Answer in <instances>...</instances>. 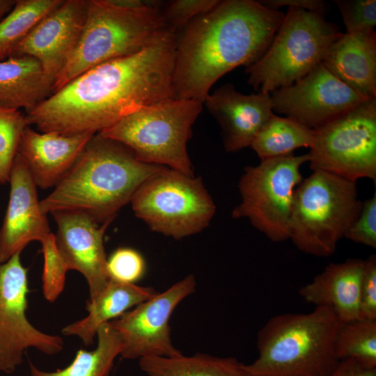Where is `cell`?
Returning a JSON list of instances; mask_svg holds the SVG:
<instances>
[{
	"label": "cell",
	"instance_id": "52a82bcc",
	"mask_svg": "<svg viewBox=\"0 0 376 376\" xmlns=\"http://www.w3.org/2000/svg\"><path fill=\"white\" fill-rule=\"evenodd\" d=\"M356 182L314 171L295 191L290 238L301 251L329 257L359 215Z\"/></svg>",
	"mask_w": 376,
	"mask_h": 376
},
{
	"label": "cell",
	"instance_id": "7a4b0ae2",
	"mask_svg": "<svg viewBox=\"0 0 376 376\" xmlns=\"http://www.w3.org/2000/svg\"><path fill=\"white\" fill-rule=\"evenodd\" d=\"M284 17L258 1L224 0L194 19L177 33L175 97L204 102L220 77L261 58Z\"/></svg>",
	"mask_w": 376,
	"mask_h": 376
},
{
	"label": "cell",
	"instance_id": "e0dca14e",
	"mask_svg": "<svg viewBox=\"0 0 376 376\" xmlns=\"http://www.w3.org/2000/svg\"><path fill=\"white\" fill-rule=\"evenodd\" d=\"M8 182L9 201L0 229V264L21 253L29 242H41L51 233L47 214L40 206L37 186L19 153Z\"/></svg>",
	"mask_w": 376,
	"mask_h": 376
},
{
	"label": "cell",
	"instance_id": "cb8c5ba5",
	"mask_svg": "<svg viewBox=\"0 0 376 376\" xmlns=\"http://www.w3.org/2000/svg\"><path fill=\"white\" fill-rule=\"evenodd\" d=\"M141 370L148 376H251L246 365L233 357L204 353L173 357H145L139 359Z\"/></svg>",
	"mask_w": 376,
	"mask_h": 376
},
{
	"label": "cell",
	"instance_id": "6da1fadb",
	"mask_svg": "<svg viewBox=\"0 0 376 376\" xmlns=\"http://www.w3.org/2000/svg\"><path fill=\"white\" fill-rule=\"evenodd\" d=\"M176 39L169 30L138 53L84 72L26 113L28 125L64 136L95 135L142 107L175 97Z\"/></svg>",
	"mask_w": 376,
	"mask_h": 376
},
{
	"label": "cell",
	"instance_id": "ffe728a7",
	"mask_svg": "<svg viewBox=\"0 0 376 376\" xmlns=\"http://www.w3.org/2000/svg\"><path fill=\"white\" fill-rule=\"evenodd\" d=\"M365 260L350 258L331 263L299 295L307 303L330 308L342 322L360 318V288Z\"/></svg>",
	"mask_w": 376,
	"mask_h": 376
},
{
	"label": "cell",
	"instance_id": "4dcf8cb0",
	"mask_svg": "<svg viewBox=\"0 0 376 376\" xmlns=\"http://www.w3.org/2000/svg\"><path fill=\"white\" fill-rule=\"evenodd\" d=\"M107 270L110 279L134 283L144 274L146 263L137 251L130 248H119L107 259Z\"/></svg>",
	"mask_w": 376,
	"mask_h": 376
},
{
	"label": "cell",
	"instance_id": "ac0fdd59",
	"mask_svg": "<svg viewBox=\"0 0 376 376\" xmlns=\"http://www.w3.org/2000/svg\"><path fill=\"white\" fill-rule=\"evenodd\" d=\"M203 103L220 125L228 152L250 146L260 130L274 115L270 93L244 95L232 84L214 90Z\"/></svg>",
	"mask_w": 376,
	"mask_h": 376
},
{
	"label": "cell",
	"instance_id": "1f68e13d",
	"mask_svg": "<svg viewBox=\"0 0 376 376\" xmlns=\"http://www.w3.org/2000/svg\"><path fill=\"white\" fill-rule=\"evenodd\" d=\"M346 33L373 31L376 25L375 0H336Z\"/></svg>",
	"mask_w": 376,
	"mask_h": 376
},
{
	"label": "cell",
	"instance_id": "e575fe53",
	"mask_svg": "<svg viewBox=\"0 0 376 376\" xmlns=\"http://www.w3.org/2000/svg\"><path fill=\"white\" fill-rule=\"evenodd\" d=\"M360 318L376 320V255L365 260L360 288Z\"/></svg>",
	"mask_w": 376,
	"mask_h": 376
},
{
	"label": "cell",
	"instance_id": "3957f363",
	"mask_svg": "<svg viewBox=\"0 0 376 376\" xmlns=\"http://www.w3.org/2000/svg\"><path fill=\"white\" fill-rule=\"evenodd\" d=\"M166 168L141 162L123 144L96 134L40 206L45 214L77 210L99 224L111 222L138 188Z\"/></svg>",
	"mask_w": 376,
	"mask_h": 376
},
{
	"label": "cell",
	"instance_id": "f546056e",
	"mask_svg": "<svg viewBox=\"0 0 376 376\" xmlns=\"http://www.w3.org/2000/svg\"><path fill=\"white\" fill-rule=\"evenodd\" d=\"M41 244L44 258L42 292L48 301L54 302L65 288V276L69 268L58 250L54 234L51 233Z\"/></svg>",
	"mask_w": 376,
	"mask_h": 376
},
{
	"label": "cell",
	"instance_id": "2e32d148",
	"mask_svg": "<svg viewBox=\"0 0 376 376\" xmlns=\"http://www.w3.org/2000/svg\"><path fill=\"white\" fill-rule=\"evenodd\" d=\"M87 9L88 0H63L35 26L10 57L35 58L54 85L79 40Z\"/></svg>",
	"mask_w": 376,
	"mask_h": 376
},
{
	"label": "cell",
	"instance_id": "8d00e7d4",
	"mask_svg": "<svg viewBox=\"0 0 376 376\" xmlns=\"http://www.w3.org/2000/svg\"><path fill=\"white\" fill-rule=\"evenodd\" d=\"M329 376H376V368H370L354 358L342 359Z\"/></svg>",
	"mask_w": 376,
	"mask_h": 376
},
{
	"label": "cell",
	"instance_id": "9a60e30c",
	"mask_svg": "<svg viewBox=\"0 0 376 376\" xmlns=\"http://www.w3.org/2000/svg\"><path fill=\"white\" fill-rule=\"evenodd\" d=\"M57 226L56 246L69 269L79 272L94 301L106 289L110 278L107 270L104 235L111 222L97 224L86 213L61 210L51 213Z\"/></svg>",
	"mask_w": 376,
	"mask_h": 376
},
{
	"label": "cell",
	"instance_id": "5b68a950",
	"mask_svg": "<svg viewBox=\"0 0 376 376\" xmlns=\"http://www.w3.org/2000/svg\"><path fill=\"white\" fill-rule=\"evenodd\" d=\"M342 324L325 306L273 316L258 331V357L246 369L251 376H329L340 361L334 343Z\"/></svg>",
	"mask_w": 376,
	"mask_h": 376
},
{
	"label": "cell",
	"instance_id": "d6a6232c",
	"mask_svg": "<svg viewBox=\"0 0 376 376\" xmlns=\"http://www.w3.org/2000/svg\"><path fill=\"white\" fill-rule=\"evenodd\" d=\"M219 0H175L162 9V15L171 29L178 33L191 21L213 9Z\"/></svg>",
	"mask_w": 376,
	"mask_h": 376
},
{
	"label": "cell",
	"instance_id": "7c38bea8",
	"mask_svg": "<svg viewBox=\"0 0 376 376\" xmlns=\"http://www.w3.org/2000/svg\"><path fill=\"white\" fill-rule=\"evenodd\" d=\"M28 270L20 253L0 264V372L13 373L29 347L54 355L63 348V338L40 331L28 320Z\"/></svg>",
	"mask_w": 376,
	"mask_h": 376
},
{
	"label": "cell",
	"instance_id": "277c9868",
	"mask_svg": "<svg viewBox=\"0 0 376 376\" xmlns=\"http://www.w3.org/2000/svg\"><path fill=\"white\" fill-rule=\"evenodd\" d=\"M169 30L155 1L88 0L79 40L56 79L53 93L100 64L142 51Z\"/></svg>",
	"mask_w": 376,
	"mask_h": 376
},
{
	"label": "cell",
	"instance_id": "8fae6325",
	"mask_svg": "<svg viewBox=\"0 0 376 376\" xmlns=\"http://www.w3.org/2000/svg\"><path fill=\"white\" fill-rule=\"evenodd\" d=\"M311 169L345 180L376 181V98L368 99L313 130Z\"/></svg>",
	"mask_w": 376,
	"mask_h": 376
},
{
	"label": "cell",
	"instance_id": "8992f818",
	"mask_svg": "<svg viewBox=\"0 0 376 376\" xmlns=\"http://www.w3.org/2000/svg\"><path fill=\"white\" fill-rule=\"evenodd\" d=\"M203 104L195 99L163 100L125 116L98 134L123 144L141 162L194 176L187 143Z\"/></svg>",
	"mask_w": 376,
	"mask_h": 376
},
{
	"label": "cell",
	"instance_id": "4316f807",
	"mask_svg": "<svg viewBox=\"0 0 376 376\" xmlns=\"http://www.w3.org/2000/svg\"><path fill=\"white\" fill-rule=\"evenodd\" d=\"M63 0H16L0 21V61L10 58L35 26Z\"/></svg>",
	"mask_w": 376,
	"mask_h": 376
},
{
	"label": "cell",
	"instance_id": "9c48e42d",
	"mask_svg": "<svg viewBox=\"0 0 376 376\" xmlns=\"http://www.w3.org/2000/svg\"><path fill=\"white\" fill-rule=\"evenodd\" d=\"M130 203L152 230L175 240L203 230L216 212L201 178L168 167L146 180Z\"/></svg>",
	"mask_w": 376,
	"mask_h": 376
},
{
	"label": "cell",
	"instance_id": "44dd1931",
	"mask_svg": "<svg viewBox=\"0 0 376 376\" xmlns=\"http://www.w3.org/2000/svg\"><path fill=\"white\" fill-rule=\"evenodd\" d=\"M322 65L366 98H376L375 31L343 33L329 49Z\"/></svg>",
	"mask_w": 376,
	"mask_h": 376
},
{
	"label": "cell",
	"instance_id": "603a6c76",
	"mask_svg": "<svg viewBox=\"0 0 376 376\" xmlns=\"http://www.w3.org/2000/svg\"><path fill=\"white\" fill-rule=\"evenodd\" d=\"M157 293L151 287L110 279L106 289L94 301H86L88 315L63 327L62 334L76 336L88 347L93 343L102 324L120 317L132 307L152 298Z\"/></svg>",
	"mask_w": 376,
	"mask_h": 376
},
{
	"label": "cell",
	"instance_id": "7402d4cb",
	"mask_svg": "<svg viewBox=\"0 0 376 376\" xmlns=\"http://www.w3.org/2000/svg\"><path fill=\"white\" fill-rule=\"evenodd\" d=\"M52 81L33 57H10L0 61V108L26 113L52 93Z\"/></svg>",
	"mask_w": 376,
	"mask_h": 376
},
{
	"label": "cell",
	"instance_id": "4fadbf2b",
	"mask_svg": "<svg viewBox=\"0 0 376 376\" xmlns=\"http://www.w3.org/2000/svg\"><path fill=\"white\" fill-rule=\"evenodd\" d=\"M196 285L194 276L189 274L109 322L121 339L120 355L127 359L181 355L171 340L169 319L178 304L195 292Z\"/></svg>",
	"mask_w": 376,
	"mask_h": 376
},
{
	"label": "cell",
	"instance_id": "d4e9b609",
	"mask_svg": "<svg viewBox=\"0 0 376 376\" xmlns=\"http://www.w3.org/2000/svg\"><path fill=\"white\" fill-rule=\"evenodd\" d=\"M97 345L95 350L77 351L72 362L63 369L54 372L40 370L29 361L30 376H108L115 359L120 355L121 339L109 322L102 324L97 331Z\"/></svg>",
	"mask_w": 376,
	"mask_h": 376
},
{
	"label": "cell",
	"instance_id": "83f0119b",
	"mask_svg": "<svg viewBox=\"0 0 376 376\" xmlns=\"http://www.w3.org/2000/svg\"><path fill=\"white\" fill-rule=\"evenodd\" d=\"M334 349L340 361L354 358L376 368V320L359 318L343 322L336 336Z\"/></svg>",
	"mask_w": 376,
	"mask_h": 376
},
{
	"label": "cell",
	"instance_id": "484cf974",
	"mask_svg": "<svg viewBox=\"0 0 376 376\" xmlns=\"http://www.w3.org/2000/svg\"><path fill=\"white\" fill-rule=\"evenodd\" d=\"M313 141V130L274 114L258 132L250 147L262 161L292 155L297 148H311Z\"/></svg>",
	"mask_w": 376,
	"mask_h": 376
},
{
	"label": "cell",
	"instance_id": "74e56055",
	"mask_svg": "<svg viewBox=\"0 0 376 376\" xmlns=\"http://www.w3.org/2000/svg\"><path fill=\"white\" fill-rule=\"evenodd\" d=\"M16 0H0V19L3 18L14 7Z\"/></svg>",
	"mask_w": 376,
	"mask_h": 376
},
{
	"label": "cell",
	"instance_id": "f1b7e54d",
	"mask_svg": "<svg viewBox=\"0 0 376 376\" xmlns=\"http://www.w3.org/2000/svg\"><path fill=\"white\" fill-rule=\"evenodd\" d=\"M28 123L19 110L0 108V183L9 181L19 139Z\"/></svg>",
	"mask_w": 376,
	"mask_h": 376
},
{
	"label": "cell",
	"instance_id": "d590c367",
	"mask_svg": "<svg viewBox=\"0 0 376 376\" xmlns=\"http://www.w3.org/2000/svg\"><path fill=\"white\" fill-rule=\"evenodd\" d=\"M263 6L272 10H279L284 6L297 8L325 16L329 10V4L322 0H260Z\"/></svg>",
	"mask_w": 376,
	"mask_h": 376
},
{
	"label": "cell",
	"instance_id": "f35d334b",
	"mask_svg": "<svg viewBox=\"0 0 376 376\" xmlns=\"http://www.w3.org/2000/svg\"><path fill=\"white\" fill-rule=\"evenodd\" d=\"M108 376H110V375H108Z\"/></svg>",
	"mask_w": 376,
	"mask_h": 376
},
{
	"label": "cell",
	"instance_id": "d6986e66",
	"mask_svg": "<svg viewBox=\"0 0 376 376\" xmlns=\"http://www.w3.org/2000/svg\"><path fill=\"white\" fill-rule=\"evenodd\" d=\"M93 136L38 132L27 126L22 133L17 153L25 162L36 185L46 189L60 182Z\"/></svg>",
	"mask_w": 376,
	"mask_h": 376
},
{
	"label": "cell",
	"instance_id": "ba28073f",
	"mask_svg": "<svg viewBox=\"0 0 376 376\" xmlns=\"http://www.w3.org/2000/svg\"><path fill=\"white\" fill-rule=\"evenodd\" d=\"M343 33L325 16L288 8L265 53L246 68L255 91L273 92L292 85L322 63Z\"/></svg>",
	"mask_w": 376,
	"mask_h": 376
},
{
	"label": "cell",
	"instance_id": "5bb4252c",
	"mask_svg": "<svg viewBox=\"0 0 376 376\" xmlns=\"http://www.w3.org/2000/svg\"><path fill=\"white\" fill-rule=\"evenodd\" d=\"M272 111L317 130L368 100L340 81L322 63L270 95Z\"/></svg>",
	"mask_w": 376,
	"mask_h": 376
},
{
	"label": "cell",
	"instance_id": "30bf717a",
	"mask_svg": "<svg viewBox=\"0 0 376 376\" xmlns=\"http://www.w3.org/2000/svg\"><path fill=\"white\" fill-rule=\"evenodd\" d=\"M308 160V153L292 155L246 167L238 183L242 200L232 217L247 219L272 242L288 240L295 187L302 181L300 168Z\"/></svg>",
	"mask_w": 376,
	"mask_h": 376
},
{
	"label": "cell",
	"instance_id": "836d02e7",
	"mask_svg": "<svg viewBox=\"0 0 376 376\" xmlns=\"http://www.w3.org/2000/svg\"><path fill=\"white\" fill-rule=\"evenodd\" d=\"M344 237L376 249V194L362 203L360 212Z\"/></svg>",
	"mask_w": 376,
	"mask_h": 376
}]
</instances>
